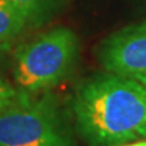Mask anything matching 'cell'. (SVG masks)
Wrapping results in <instances>:
<instances>
[{
    "instance_id": "6da1fadb",
    "label": "cell",
    "mask_w": 146,
    "mask_h": 146,
    "mask_svg": "<svg viewBox=\"0 0 146 146\" xmlns=\"http://www.w3.org/2000/svg\"><path fill=\"white\" fill-rule=\"evenodd\" d=\"M74 129L88 146L146 138V85L114 73L95 74L76 89Z\"/></svg>"
},
{
    "instance_id": "7a4b0ae2",
    "label": "cell",
    "mask_w": 146,
    "mask_h": 146,
    "mask_svg": "<svg viewBox=\"0 0 146 146\" xmlns=\"http://www.w3.org/2000/svg\"><path fill=\"white\" fill-rule=\"evenodd\" d=\"M0 146H77L72 126L50 94L18 96L0 111Z\"/></svg>"
},
{
    "instance_id": "3957f363",
    "label": "cell",
    "mask_w": 146,
    "mask_h": 146,
    "mask_svg": "<svg viewBox=\"0 0 146 146\" xmlns=\"http://www.w3.org/2000/svg\"><path fill=\"white\" fill-rule=\"evenodd\" d=\"M77 53L78 41L72 30L53 29L16 52L15 81L27 92L52 88L70 73Z\"/></svg>"
},
{
    "instance_id": "277c9868",
    "label": "cell",
    "mask_w": 146,
    "mask_h": 146,
    "mask_svg": "<svg viewBox=\"0 0 146 146\" xmlns=\"http://www.w3.org/2000/svg\"><path fill=\"white\" fill-rule=\"evenodd\" d=\"M98 57L107 72L146 85V22L111 34L100 43Z\"/></svg>"
},
{
    "instance_id": "5b68a950",
    "label": "cell",
    "mask_w": 146,
    "mask_h": 146,
    "mask_svg": "<svg viewBox=\"0 0 146 146\" xmlns=\"http://www.w3.org/2000/svg\"><path fill=\"white\" fill-rule=\"evenodd\" d=\"M23 11L7 0H0V45L15 38L27 22Z\"/></svg>"
},
{
    "instance_id": "8992f818",
    "label": "cell",
    "mask_w": 146,
    "mask_h": 146,
    "mask_svg": "<svg viewBox=\"0 0 146 146\" xmlns=\"http://www.w3.org/2000/svg\"><path fill=\"white\" fill-rule=\"evenodd\" d=\"M7 1L19 7L27 15V18H30V16H36L49 10V7L53 4L54 0H7Z\"/></svg>"
},
{
    "instance_id": "52a82bcc",
    "label": "cell",
    "mask_w": 146,
    "mask_h": 146,
    "mask_svg": "<svg viewBox=\"0 0 146 146\" xmlns=\"http://www.w3.org/2000/svg\"><path fill=\"white\" fill-rule=\"evenodd\" d=\"M16 96H18V91L10 83L0 78V111L5 108Z\"/></svg>"
},
{
    "instance_id": "ba28073f",
    "label": "cell",
    "mask_w": 146,
    "mask_h": 146,
    "mask_svg": "<svg viewBox=\"0 0 146 146\" xmlns=\"http://www.w3.org/2000/svg\"><path fill=\"white\" fill-rule=\"evenodd\" d=\"M119 146H146V138L145 139H137V141H133L127 142V143H123V145H119Z\"/></svg>"
}]
</instances>
